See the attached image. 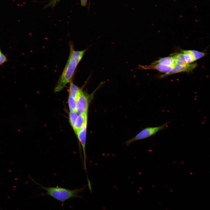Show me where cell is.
<instances>
[{"label":"cell","instance_id":"5bb4252c","mask_svg":"<svg viewBox=\"0 0 210 210\" xmlns=\"http://www.w3.org/2000/svg\"><path fill=\"white\" fill-rule=\"evenodd\" d=\"M76 111H70L69 114V120L70 125L74 128L78 116Z\"/></svg>","mask_w":210,"mask_h":210},{"label":"cell","instance_id":"d6986e66","mask_svg":"<svg viewBox=\"0 0 210 210\" xmlns=\"http://www.w3.org/2000/svg\"><path fill=\"white\" fill-rule=\"evenodd\" d=\"M1 53H2V52H1V48H0V54Z\"/></svg>","mask_w":210,"mask_h":210},{"label":"cell","instance_id":"30bf717a","mask_svg":"<svg viewBox=\"0 0 210 210\" xmlns=\"http://www.w3.org/2000/svg\"><path fill=\"white\" fill-rule=\"evenodd\" d=\"M81 90L78 86L71 82L69 88V95L76 100L79 95Z\"/></svg>","mask_w":210,"mask_h":210},{"label":"cell","instance_id":"8fae6325","mask_svg":"<svg viewBox=\"0 0 210 210\" xmlns=\"http://www.w3.org/2000/svg\"><path fill=\"white\" fill-rule=\"evenodd\" d=\"M184 54L185 60L187 64H190L195 61L193 55L191 50H182Z\"/></svg>","mask_w":210,"mask_h":210},{"label":"cell","instance_id":"ba28073f","mask_svg":"<svg viewBox=\"0 0 210 210\" xmlns=\"http://www.w3.org/2000/svg\"><path fill=\"white\" fill-rule=\"evenodd\" d=\"M86 123H87V114L79 115L73 129L76 134L83 125Z\"/></svg>","mask_w":210,"mask_h":210},{"label":"cell","instance_id":"277c9868","mask_svg":"<svg viewBox=\"0 0 210 210\" xmlns=\"http://www.w3.org/2000/svg\"><path fill=\"white\" fill-rule=\"evenodd\" d=\"M87 127V124L86 123L82 126L76 135L79 141V145L82 146L83 156L84 169L87 174L86 166V155L85 151Z\"/></svg>","mask_w":210,"mask_h":210},{"label":"cell","instance_id":"e0dca14e","mask_svg":"<svg viewBox=\"0 0 210 210\" xmlns=\"http://www.w3.org/2000/svg\"><path fill=\"white\" fill-rule=\"evenodd\" d=\"M60 0H51L44 7L46 8L48 7H51L53 8L57 3H58Z\"/></svg>","mask_w":210,"mask_h":210},{"label":"cell","instance_id":"4fadbf2b","mask_svg":"<svg viewBox=\"0 0 210 210\" xmlns=\"http://www.w3.org/2000/svg\"><path fill=\"white\" fill-rule=\"evenodd\" d=\"M68 102L69 108L70 111H76V101L70 95H69L68 97Z\"/></svg>","mask_w":210,"mask_h":210},{"label":"cell","instance_id":"7a4b0ae2","mask_svg":"<svg viewBox=\"0 0 210 210\" xmlns=\"http://www.w3.org/2000/svg\"><path fill=\"white\" fill-rule=\"evenodd\" d=\"M36 184L46 192L45 195L51 196L55 199L62 202L63 204L66 200L72 198L78 197L83 198L80 196L78 195L80 192H83L87 187L86 186L80 189L76 188L73 190H70L64 188L56 187L44 186L34 181Z\"/></svg>","mask_w":210,"mask_h":210},{"label":"cell","instance_id":"8992f818","mask_svg":"<svg viewBox=\"0 0 210 210\" xmlns=\"http://www.w3.org/2000/svg\"><path fill=\"white\" fill-rule=\"evenodd\" d=\"M76 112L79 114H87L88 101V98L81 91L76 100Z\"/></svg>","mask_w":210,"mask_h":210},{"label":"cell","instance_id":"2e32d148","mask_svg":"<svg viewBox=\"0 0 210 210\" xmlns=\"http://www.w3.org/2000/svg\"><path fill=\"white\" fill-rule=\"evenodd\" d=\"M8 61L6 55L2 52L0 54V66Z\"/></svg>","mask_w":210,"mask_h":210},{"label":"cell","instance_id":"6da1fadb","mask_svg":"<svg viewBox=\"0 0 210 210\" xmlns=\"http://www.w3.org/2000/svg\"><path fill=\"white\" fill-rule=\"evenodd\" d=\"M70 52L69 56L62 74L59 79L55 91L58 92L61 90L67 83L72 79L77 66L82 60L83 55L88 50L86 48L80 50L74 49L72 42H69Z\"/></svg>","mask_w":210,"mask_h":210},{"label":"cell","instance_id":"7c38bea8","mask_svg":"<svg viewBox=\"0 0 210 210\" xmlns=\"http://www.w3.org/2000/svg\"><path fill=\"white\" fill-rule=\"evenodd\" d=\"M173 56L176 64L180 65L187 64L185 60L184 54L182 52L179 53L174 54Z\"/></svg>","mask_w":210,"mask_h":210},{"label":"cell","instance_id":"52a82bcc","mask_svg":"<svg viewBox=\"0 0 210 210\" xmlns=\"http://www.w3.org/2000/svg\"><path fill=\"white\" fill-rule=\"evenodd\" d=\"M173 66L169 65L157 63L151 64V65H139L138 66V68L140 69H153L162 73H166L170 71L172 69Z\"/></svg>","mask_w":210,"mask_h":210},{"label":"cell","instance_id":"9c48e42d","mask_svg":"<svg viewBox=\"0 0 210 210\" xmlns=\"http://www.w3.org/2000/svg\"><path fill=\"white\" fill-rule=\"evenodd\" d=\"M157 63H160L173 66H174L176 64L174 57L173 56L161 58L158 60L154 61L152 64Z\"/></svg>","mask_w":210,"mask_h":210},{"label":"cell","instance_id":"ac0fdd59","mask_svg":"<svg viewBox=\"0 0 210 210\" xmlns=\"http://www.w3.org/2000/svg\"><path fill=\"white\" fill-rule=\"evenodd\" d=\"M88 0H80L81 5L83 6H86Z\"/></svg>","mask_w":210,"mask_h":210},{"label":"cell","instance_id":"9a60e30c","mask_svg":"<svg viewBox=\"0 0 210 210\" xmlns=\"http://www.w3.org/2000/svg\"><path fill=\"white\" fill-rule=\"evenodd\" d=\"M194 57L195 61L198 60L206 55L205 53L195 50H191Z\"/></svg>","mask_w":210,"mask_h":210},{"label":"cell","instance_id":"3957f363","mask_svg":"<svg viewBox=\"0 0 210 210\" xmlns=\"http://www.w3.org/2000/svg\"><path fill=\"white\" fill-rule=\"evenodd\" d=\"M168 122L162 125L155 127H148L143 129L134 137L127 141L125 144L127 146L133 142L145 139L155 134L160 130H164L167 126Z\"/></svg>","mask_w":210,"mask_h":210},{"label":"cell","instance_id":"5b68a950","mask_svg":"<svg viewBox=\"0 0 210 210\" xmlns=\"http://www.w3.org/2000/svg\"><path fill=\"white\" fill-rule=\"evenodd\" d=\"M197 66V64L196 63L187 64L184 65L176 64L170 71L161 75L160 77H163L169 75L181 72H189L196 68Z\"/></svg>","mask_w":210,"mask_h":210}]
</instances>
